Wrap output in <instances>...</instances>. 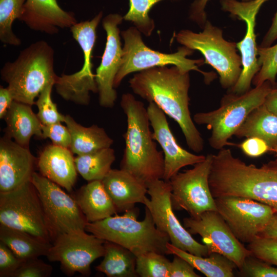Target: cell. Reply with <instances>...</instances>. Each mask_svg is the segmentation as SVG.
Listing matches in <instances>:
<instances>
[{"mask_svg":"<svg viewBox=\"0 0 277 277\" xmlns=\"http://www.w3.org/2000/svg\"><path fill=\"white\" fill-rule=\"evenodd\" d=\"M132 91L149 103H154L180 126L189 148L202 152L204 140L189 110V72L177 67L157 66L135 73L129 81Z\"/></svg>","mask_w":277,"mask_h":277,"instance_id":"1","label":"cell"},{"mask_svg":"<svg viewBox=\"0 0 277 277\" xmlns=\"http://www.w3.org/2000/svg\"><path fill=\"white\" fill-rule=\"evenodd\" d=\"M64 123L71 136L70 149L77 155L111 147L113 143L105 129L96 125L83 126L69 114L65 115Z\"/></svg>","mask_w":277,"mask_h":277,"instance_id":"27","label":"cell"},{"mask_svg":"<svg viewBox=\"0 0 277 277\" xmlns=\"http://www.w3.org/2000/svg\"><path fill=\"white\" fill-rule=\"evenodd\" d=\"M234 135L261 138L268 145L270 152L277 155V115L263 104L249 114Z\"/></svg>","mask_w":277,"mask_h":277,"instance_id":"26","label":"cell"},{"mask_svg":"<svg viewBox=\"0 0 277 277\" xmlns=\"http://www.w3.org/2000/svg\"><path fill=\"white\" fill-rule=\"evenodd\" d=\"M238 275L244 277H277V267L255 256L252 254L244 260Z\"/></svg>","mask_w":277,"mask_h":277,"instance_id":"38","label":"cell"},{"mask_svg":"<svg viewBox=\"0 0 277 277\" xmlns=\"http://www.w3.org/2000/svg\"><path fill=\"white\" fill-rule=\"evenodd\" d=\"M19 20L33 30L49 34L77 23L74 14L63 10L57 0H26Z\"/></svg>","mask_w":277,"mask_h":277,"instance_id":"21","label":"cell"},{"mask_svg":"<svg viewBox=\"0 0 277 277\" xmlns=\"http://www.w3.org/2000/svg\"><path fill=\"white\" fill-rule=\"evenodd\" d=\"M31 182L55 238L62 233L85 231L88 222L74 197L40 173L34 172Z\"/></svg>","mask_w":277,"mask_h":277,"instance_id":"13","label":"cell"},{"mask_svg":"<svg viewBox=\"0 0 277 277\" xmlns=\"http://www.w3.org/2000/svg\"><path fill=\"white\" fill-rule=\"evenodd\" d=\"M23 262L0 241V277H13Z\"/></svg>","mask_w":277,"mask_h":277,"instance_id":"41","label":"cell"},{"mask_svg":"<svg viewBox=\"0 0 277 277\" xmlns=\"http://www.w3.org/2000/svg\"><path fill=\"white\" fill-rule=\"evenodd\" d=\"M26 0H0V41L4 44L17 46L20 39L13 32L12 24L19 19Z\"/></svg>","mask_w":277,"mask_h":277,"instance_id":"32","label":"cell"},{"mask_svg":"<svg viewBox=\"0 0 277 277\" xmlns=\"http://www.w3.org/2000/svg\"><path fill=\"white\" fill-rule=\"evenodd\" d=\"M103 259L96 269L108 277H136V256L115 243L105 241Z\"/></svg>","mask_w":277,"mask_h":277,"instance_id":"29","label":"cell"},{"mask_svg":"<svg viewBox=\"0 0 277 277\" xmlns=\"http://www.w3.org/2000/svg\"><path fill=\"white\" fill-rule=\"evenodd\" d=\"M0 224L49 243L55 239L31 181L15 190L0 192Z\"/></svg>","mask_w":277,"mask_h":277,"instance_id":"9","label":"cell"},{"mask_svg":"<svg viewBox=\"0 0 277 277\" xmlns=\"http://www.w3.org/2000/svg\"><path fill=\"white\" fill-rule=\"evenodd\" d=\"M138 209L134 207L122 215L115 214L102 220L87 223L85 231L123 246L136 256L150 251L168 254L169 236L156 228L147 207L143 220L137 221Z\"/></svg>","mask_w":277,"mask_h":277,"instance_id":"5","label":"cell"},{"mask_svg":"<svg viewBox=\"0 0 277 277\" xmlns=\"http://www.w3.org/2000/svg\"><path fill=\"white\" fill-rule=\"evenodd\" d=\"M124 19L118 13L106 15L102 21L107 41L101 62L96 69L95 82L99 96V104L105 108L114 106L117 93L113 83L121 65L123 55L120 30L118 25Z\"/></svg>","mask_w":277,"mask_h":277,"instance_id":"18","label":"cell"},{"mask_svg":"<svg viewBox=\"0 0 277 277\" xmlns=\"http://www.w3.org/2000/svg\"><path fill=\"white\" fill-rule=\"evenodd\" d=\"M49 138L52 144L70 149L71 136L67 126L61 123L42 126V139Z\"/></svg>","mask_w":277,"mask_h":277,"instance_id":"40","label":"cell"},{"mask_svg":"<svg viewBox=\"0 0 277 277\" xmlns=\"http://www.w3.org/2000/svg\"><path fill=\"white\" fill-rule=\"evenodd\" d=\"M212 155L207 154L192 168L179 172L170 179L173 210H184L192 217L207 211H217L209 184Z\"/></svg>","mask_w":277,"mask_h":277,"instance_id":"11","label":"cell"},{"mask_svg":"<svg viewBox=\"0 0 277 277\" xmlns=\"http://www.w3.org/2000/svg\"><path fill=\"white\" fill-rule=\"evenodd\" d=\"M216 210L234 236L249 244L259 236L275 211L270 206L248 197L214 198Z\"/></svg>","mask_w":277,"mask_h":277,"instance_id":"14","label":"cell"},{"mask_svg":"<svg viewBox=\"0 0 277 277\" xmlns=\"http://www.w3.org/2000/svg\"><path fill=\"white\" fill-rule=\"evenodd\" d=\"M170 264L164 254L147 252L136 256V272L141 277H168Z\"/></svg>","mask_w":277,"mask_h":277,"instance_id":"34","label":"cell"},{"mask_svg":"<svg viewBox=\"0 0 277 277\" xmlns=\"http://www.w3.org/2000/svg\"><path fill=\"white\" fill-rule=\"evenodd\" d=\"M14 99L8 87H0V118L4 119Z\"/></svg>","mask_w":277,"mask_h":277,"instance_id":"46","label":"cell"},{"mask_svg":"<svg viewBox=\"0 0 277 277\" xmlns=\"http://www.w3.org/2000/svg\"><path fill=\"white\" fill-rule=\"evenodd\" d=\"M0 241L22 261L47 256L52 244L26 232L0 225Z\"/></svg>","mask_w":277,"mask_h":277,"instance_id":"28","label":"cell"},{"mask_svg":"<svg viewBox=\"0 0 277 277\" xmlns=\"http://www.w3.org/2000/svg\"><path fill=\"white\" fill-rule=\"evenodd\" d=\"M124 40L121 65L114 78V88L118 87L129 74L157 66L172 65L183 72L194 70L201 73L206 84H210L216 77L214 73L200 70L199 66L204 64V60H192L187 57L194 50L184 46L179 47L176 52L165 53L153 50L147 46L142 40L141 32L131 27L121 32Z\"/></svg>","mask_w":277,"mask_h":277,"instance_id":"7","label":"cell"},{"mask_svg":"<svg viewBox=\"0 0 277 277\" xmlns=\"http://www.w3.org/2000/svg\"><path fill=\"white\" fill-rule=\"evenodd\" d=\"M117 212L133 209L136 203L145 204L148 197L146 183L123 169H112L102 180Z\"/></svg>","mask_w":277,"mask_h":277,"instance_id":"22","label":"cell"},{"mask_svg":"<svg viewBox=\"0 0 277 277\" xmlns=\"http://www.w3.org/2000/svg\"><path fill=\"white\" fill-rule=\"evenodd\" d=\"M247 248L259 259L277 267V239L259 236Z\"/></svg>","mask_w":277,"mask_h":277,"instance_id":"37","label":"cell"},{"mask_svg":"<svg viewBox=\"0 0 277 277\" xmlns=\"http://www.w3.org/2000/svg\"><path fill=\"white\" fill-rule=\"evenodd\" d=\"M259 236L277 239V211H275L269 222Z\"/></svg>","mask_w":277,"mask_h":277,"instance_id":"48","label":"cell"},{"mask_svg":"<svg viewBox=\"0 0 277 277\" xmlns=\"http://www.w3.org/2000/svg\"><path fill=\"white\" fill-rule=\"evenodd\" d=\"M31 106L14 100L4 118L6 125L4 135L29 149L32 136L41 139L42 136L43 124Z\"/></svg>","mask_w":277,"mask_h":277,"instance_id":"24","label":"cell"},{"mask_svg":"<svg viewBox=\"0 0 277 277\" xmlns=\"http://www.w3.org/2000/svg\"><path fill=\"white\" fill-rule=\"evenodd\" d=\"M266 108L271 112L277 115V83L266 96L263 104Z\"/></svg>","mask_w":277,"mask_h":277,"instance_id":"47","label":"cell"},{"mask_svg":"<svg viewBox=\"0 0 277 277\" xmlns=\"http://www.w3.org/2000/svg\"><path fill=\"white\" fill-rule=\"evenodd\" d=\"M115 160V152L111 147L77 155L74 158L77 173L88 182L102 181L111 170Z\"/></svg>","mask_w":277,"mask_h":277,"instance_id":"31","label":"cell"},{"mask_svg":"<svg viewBox=\"0 0 277 277\" xmlns=\"http://www.w3.org/2000/svg\"><path fill=\"white\" fill-rule=\"evenodd\" d=\"M162 1L163 0H129V8L123 18L132 23L145 36H149L155 28V24L149 13L156 4Z\"/></svg>","mask_w":277,"mask_h":277,"instance_id":"33","label":"cell"},{"mask_svg":"<svg viewBox=\"0 0 277 277\" xmlns=\"http://www.w3.org/2000/svg\"><path fill=\"white\" fill-rule=\"evenodd\" d=\"M100 11L90 21L76 23L70 29L72 37L82 49L84 63L78 71L58 76L54 84L57 93L64 100L81 105H88L90 92L97 93L91 61L96 39V29L102 18Z\"/></svg>","mask_w":277,"mask_h":277,"instance_id":"10","label":"cell"},{"mask_svg":"<svg viewBox=\"0 0 277 277\" xmlns=\"http://www.w3.org/2000/svg\"><path fill=\"white\" fill-rule=\"evenodd\" d=\"M277 39V11L272 18L271 24L264 35L259 46L261 47H268L272 45Z\"/></svg>","mask_w":277,"mask_h":277,"instance_id":"45","label":"cell"},{"mask_svg":"<svg viewBox=\"0 0 277 277\" xmlns=\"http://www.w3.org/2000/svg\"><path fill=\"white\" fill-rule=\"evenodd\" d=\"M147 199L144 205L152 217L156 228L169 236L175 247L191 254L207 256V247L195 241L183 226L174 213L169 181L157 180L147 183Z\"/></svg>","mask_w":277,"mask_h":277,"instance_id":"12","label":"cell"},{"mask_svg":"<svg viewBox=\"0 0 277 277\" xmlns=\"http://www.w3.org/2000/svg\"><path fill=\"white\" fill-rule=\"evenodd\" d=\"M269 0H252L240 2L237 0H220L222 9L246 25L243 39L236 43V48L241 53L242 70L235 85L227 90L242 94L251 88L252 80L260 69L258 63V46L255 28L256 15L262 6Z\"/></svg>","mask_w":277,"mask_h":277,"instance_id":"16","label":"cell"},{"mask_svg":"<svg viewBox=\"0 0 277 277\" xmlns=\"http://www.w3.org/2000/svg\"><path fill=\"white\" fill-rule=\"evenodd\" d=\"M54 84L47 85L42 91L35 101L38 109L37 117L43 125H51L64 122L65 115L58 112L56 104L51 98Z\"/></svg>","mask_w":277,"mask_h":277,"instance_id":"36","label":"cell"},{"mask_svg":"<svg viewBox=\"0 0 277 277\" xmlns=\"http://www.w3.org/2000/svg\"><path fill=\"white\" fill-rule=\"evenodd\" d=\"M168 254L177 255L188 261L194 268L207 277H233L236 265L232 261L218 253L207 256L191 254L179 249L170 242L167 244Z\"/></svg>","mask_w":277,"mask_h":277,"instance_id":"30","label":"cell"},{"mask_svg":"<svg viewBox=\"0 0 277 277\" xmlns=\"http://www.w3.org/2000/svg\"><path fill=\"white\" fill-rule=\"evenodd\" d=\"M52 271L50 265L35 258L24 261L13 277H49Z\"/></svg>","mask_w":277,"mask_h":277,"instance_id":"39","label":"cell"},{"mask_svg":"<svg viewBox=\"0 0 277 277\" xmlns=\"http://www.w3.org/2000/svg\"><path fill=\"white\" fill-rule=\"evenodd\" d=\"M258 63L260 69L254 76L252 84L256 86L269 81L272 85L275 84L277 76V44L268 47L258 46Z\"/></svg>","mask_w":277,"mask_h":277,"instance_id":"35","label":"cell"},{"mask_svg":"<svg viewBox=\"0 0 277 277\" xmlns=\"http://www.w3.org/2000/svg\"><path fill=\"white\" fill-rule=\"evenodd\" d=\"M183 225L191 234L202 237L209 255L213 252L221 254L234 263L238 269L245 259L252 254L234 236L217 211H207L196 217H185Z\"/></svg>","mask_w":277,"mask_h":277,"instance_id":"17","label":"cell"},{"mask_svg":"<svg viewBox=\"0 0 277 277\" xmlns=\"http://www.w3.org/2000/svg\"><path fill=\"white\" fill-rule=\"evenodd\" d=\"M37 163L29 148L4 135L0 139V192L15 190L31 181Z\"/></svg>","mask_w":277,"mask_h":277,"instance_id":"20","label":"cell"},{"mask_svg":"<svg viewBox=\"0 0 277 277\" xmlns=\"http://www.w3.org/2000/svg\"><path fill=\"white\" fill-rule=\"evenodd\" d=\"M104 243L86 231L62 233L56 236L46 256L50 261L60 262L67 275L75 272L89 275L91 264L104 254Z\"/></svg>","mask_w":277,"mask_h":277,"instance_id":"15","label":"cell"},{"mask_svg":"<svg viewBox=\"0 0 277 277\" xmlns=\"http://www.w3.org/2000/svg\"><path fill=\"white\" fill-rule=\"evenodd\" d=\"M120 105L127 118L125 147L120 169L145 183L163 179L164 156L157 149L147 108L131 93L122 95Z\"/></svg>","mask_w":277,"mask_h":277,"instance_id":"3","label":"cell"},{"mask_svg":"<svg viewBox=\"0 0 277 277\" xmlns=\"http://www.w3.org/2000/svg\"><path fill=\"white\" fill-rule=\"evenodd\" d=\"M54 55L53 48L41 40L22 50L13 62L4 65L1 78L8 84L14 101L32 106L45 87L55 84L58 76L54 69Z\"/></svg>","mask_w":277,"mask_h":277,"instance_id":"4","label":"cell"},{"mask_svg":"<svg viewBox=\"0 0 277 277\" xmlns=\"http://www.w3.org/2000/svg\"><path fill=\"white\" fill-rule=\"evenodd\" d=\"M235 145L246 155L251 157H257L270 152L266 143L262 139L254 136L247 137L240 144Z\"/></svg>","mask_w":277,"mask_h":277,"instance_id":"42","label":"cell"},{"mask_svg":"<svg viewBox=\"0 0 277 277\" xmlns=\"http://www.w3.org/2000/svg\"><path fill=\"white\" fill-rule=\"evenodd\" d=\"M153 139L163 149L164 174L163 180L168 181L187 166L194 165L204 161L206 156L193 154L182 148L177 142L170 129L165 113L154 103L147 107Z\"/></svg>","mask_w":277,"mask_h":277,"instance_id":"19","label":"cell"},{"mask_svg":"<svg viewBox=\"0 0 277 277\" xmlns=\"http://www.w3.org/2000/svg\"><path fill=\"white\" fill-rule=\"evenodd\" d=\"M209 184L214 198L248 197L277 211V155L258 167L235 157L230 149L223 148L213 157Z\"/></svg>","mask_w":277,"mask_h":277,"instance_id":"2","label":"cell"},{"mask_svg":"<svg viewBox=\"0 0 277 277\" xmlns=\"http://www.w3.org/2000/svg\"><path fill=\"white\" fill-rule=\"evenodd\" d=\"M73 153L69 148L53 144L46 146L40 152L36 165L39 173L68 191L72 190L77 180Z\"/></svg>","mask_w":277,"mask_h":277,"instance_id":"23","label":"cell"},{"mask_svg":"<svg viewBox=\"0 0 277 277\" xmlns=\"http://www.w3.org/2000/svg\"><path fill=\"white\" fill-rule=\"evenodd\" d=\"M194 271V268L186 260L174 255L170 262L168 277H199Z\"/></svg>","mask_w":277,"mask_h":277,"instance_id":"43","label":"cell"},{"mask_svg":"<svg viewBox=\"0 0 277 277\" xmlns=\"http://www.w3.org/2000/svg\"><path fill=\"white\" fill-rule=\"evenodd\" d=\"M73 197L88 223L102 220L118 213L102 181L88 182Z\"/></svg>","mask_w":277,"mask_h":277,"instance_id":"25","label":"cell"},{"mask_svg":"<svg viewBox=\"0 0 277 277\" xmlns=\"http://www.w3.org/2000/svg\"><path fill=\"white\" fill-rule=\"evenodd\" d=\"M202 29L199 33L182 30L176 34V40L183 46L200 51L204 57V64L217 71L221 86L228 90L235 85L242 70L236 43L226 40L222 29L208 20Z\"/></svg>","mask_w":277,"mask_h":277,"instance_id":"8","label":"cell"},{"mask_svg":"<svg viewBox=\"0 0 277 277\" xmlns=\"http://www.w3.org/2000/svg\"><path fill=\"white\" fill-rule=\"evenodd\" d=\"M272 86L269 81H266L242 94L227 92L221 98L218 108L194 114V122L205 125L211 130L208 139L210 147L219 150L229 145V139L249 114L264 104Z\"/></svg>","mask_w":277,"mask_h":277,"instance_id":"6","label":"cell"},{"mask_svg":"<svg viewBox=\"0 0 277 277\" xmlns=\"http://www.w3.org/2000/svg\"><path fill=\"white\" fill-rule=\"evenodd\" d=\"M209 0H194L191 4L189 10V18L203 29L206 21L207 14L205 8ZM252 0H242L249 2Z\"/></svg>","mask_w":277,"mask_h":277,"instance_id":"44","label":"cell"}]
</instances>
